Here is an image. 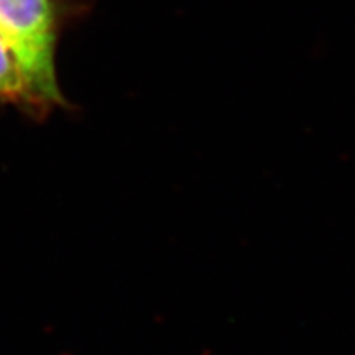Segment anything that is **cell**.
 Wrapping results in <instances>:
<instances>
[{
	"instance_id": "obj_1",
	"label": "cell",
	"mask_w": 355,
	"mask_h": 355,
	"mask_svg": "<svg viewBox=\"0 0 355 355\" xmlns=\"http://www.w3.org/2000/svg\"><path fill=\"white\" fill-rule=\"evenodd\" d=\"M91 7L92 0H0V32L15 46L35 89L51 110L69 105L58 81V44Z\"/></svg>"
},
{
	"instance_id": "obj_2",
	"label": "cell",
	"mask_w": 355,
	"mask_h": 355,
	"mask_svg": "<svg viewBox=\"0 0 355 355\" xmlns=\"http://www.w3.org/2000/svg\"><path fill=\"white\" fill-rule=\"evenodd\" d=\"M0 104L17 107L33 119H44L53 112L35 89L15 46L2 32H0Z\"/></svg>"
}]
</instances>
